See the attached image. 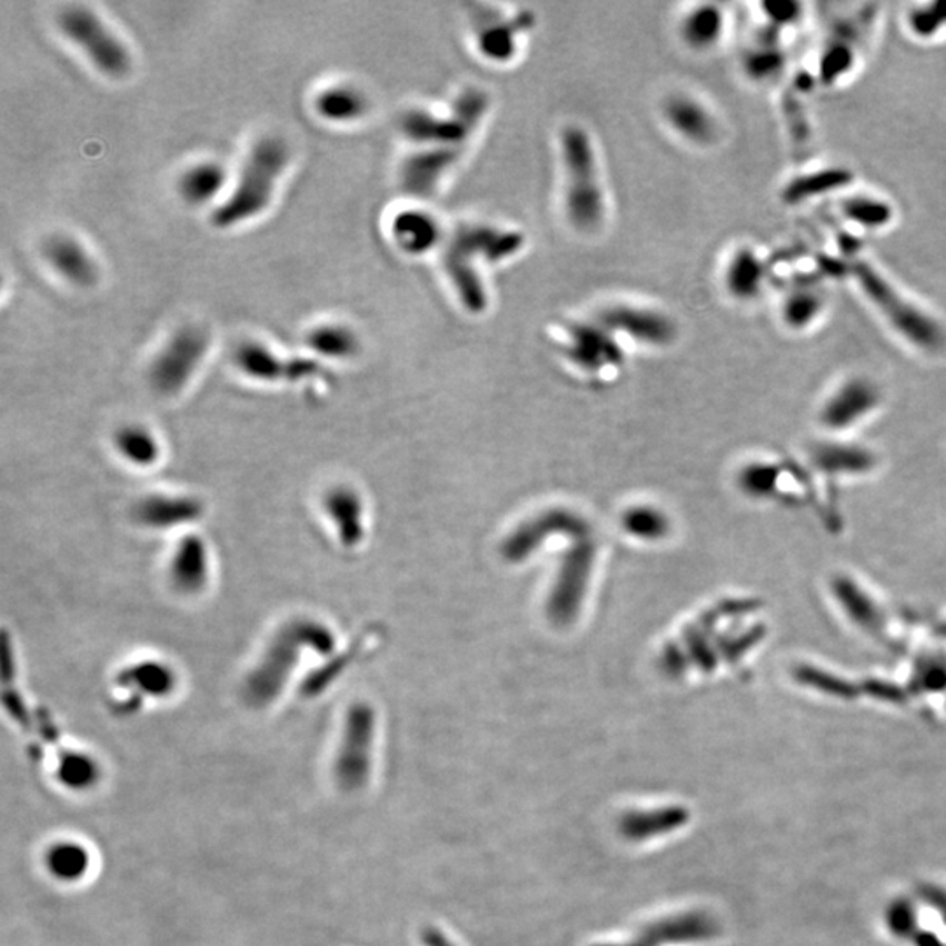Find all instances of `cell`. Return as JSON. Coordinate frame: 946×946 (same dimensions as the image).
I'll return each instance as SVG.
<instances>
[{
    "label": "cell",
    "mask_w": 946,
    "mask_h": 946,
    "mask_svg": "<svg viewBox=\"0 0 946 946\" xmlns=\"http://www.w3.org/2000/svg\"><path fill=\"white\" fill-rule=\"evenodd\" d=\"M337 647L336 633L315 617H297L277 629L265 645L245 684V696L252 707H265L281 695L303 654L331 656Z\"/></svg>",
    "instance_id": "1"
},
{
    "label": "cell",
    "mask_w": 946,
    "mask_h": 946,
    "mask_svg": "<svg viewBox=\"0 0 946 946\" xmlns=\"http://www.w3.org/2000/svg\"><path fill=\"white\" fill-rule=\"evenodd\" d=\"M51 859H53L54 872L62 873V875L74 876L76 873L81 872V868H83V852L74 847L54 850Z\"/></svg>",
    "instance_id": "30"
},
{
    "label": "cell",
    "mask_w": 946,
    "mask_h": 946,
    "mask_svg": "<svg viewBox=\"0 0 946 946\" xmlns=\"http://www.w3.org/2000/svg\"><path fill=\"white\" fill-rule=\"evenodd\" d=\"M227 185V170L218 161H200L182 172L178 190L182 199L191 206H206L223 191Z\"/></svg>",
    "instance_id": "20"
},
{
    "label": "cell",
    "mask_w": 946,
    "mask_h": 946,
    "mask_svg": "<svg viewBox=\"0 0 946 946\" xmlns=\"http://www.w3.org/2000/svg\"><path fill=\"white\" fill-rule=\"evenodd\" d=\"M531 26H534V17L528 13L514 20H505L500 14H491L482 20L477 33L480 53L492 62H509L519 50L521 33Z\"/></svg>",
    "instance_id": "16"
},
{
    "label": "cell",
    "mask_w": 946,
    "mask_h": 946,
    "mask_svg": "<svg viewBox=\"0 0 946 946\" xmlns=\"http://www.w3.org/2000/svg\"><path fill=\"white\" fill-rule=\"evenodd\" d=\"M887 926L896 936H902V938L914 934L915 927H917V912H915L914 905L906 899L894 902L887 909Z\"/></svg>",
    "instance_id": "29"
},
{
    "label": "cell",
    "mask_w": 946,
    "mask_h": 946,
    "mask_svg": "<svg viewBox=\"0 0 946 946\" xmlns=\"http://www.w3.org/2000/svg\"><path fill=\"white\" fill-rule=\"evenodd\" d=\"M826 297L817 290H796L781 302V319L793 327L810 325L823 315Z\"/></svg>",
    "instance_id": "27"
},
{
    "label": "cell",
    "mask_w": 946,
    "mask_h": 946,
    "mask_svg": "<svg viewBox=\"0 0 946 946\" xmlns=\"http://www.w3.org/2000/svg\"><path fill=\"white\" fill-rule=\"evenodd\" d=\"M44 258L51 265V269L63 277L67 282L78 288H90L99 279V269L79 240L66 233H57L46 240Z\"/></svg>",
    "instance_id": "15"
},
{
    "label": "cell",
    "mask_w": 946,
    "mask_h": 946,
    "mask_svg": "<svg viewBox=\"0 0 946 946\" xmlns=\"http://www.w3.org/2000/svg\"><path fill=\"white\" fill-rule=\"evenodd\" d=\"M209 349V336L199 327L175 331L149 365V385L163 397H175L190 385Z\"/></svg>",
    "instance_id": "7"
},
{
    "label": "cell",
    "mask_w": 946,
    "mask_h": 946,
    "mask_svg": "<svg viewBox=\"0 0 946 946\" xmlns=\"http://www.w3.org/2000/svg\"><path fill=\"white\" fill-rule=\"evenodd\" d=\"M118 684L137 687L145 695L163 696L169 695L170 690L175 689L176 675L166 663L146 659V661H139L129 666V668H125L120 678H118Z\"/></svg>",
    "instance_id": "25"
},
{
    "label": "cell",
    "mask_w": 946,
    "mask_h": 946,
    "mask_svg": "<svg viewBox=\"0 0 946 946\" xmlns=\"http://www.w3.org/2000/svg\"><path fill=\"white\" fill-rule=\"evenodd\" d=\"M625 528L629 535L641 540H659L668 531V521L659 510L640 507L626 512Z\"/></svg>",
    "instance_id": "28"
},
{
    "label": "cell",
    "mask_w": 946,
    "mask_h": 946,
    "mask_svg": "<svg viewBox=\"0 0 946 946\" xmlns=\"http://www.w3.org/2000/svg\"><path fill=\"white\" fill-rule=\"evenodd\" d=\"M599 322L611 333H623L635 342L663 348L674 342L677 336L675 322L659 310L644 307L614 306L605 310Z\"/></svg>",
    "instance_id": "10"
},
{
    "label": "cell",
    "mask_w": 946,
    "mask_h": 946,
    "mask_svg": "<svg viewBox=\"0 0 946 946\" xmlns=\"http://www.w3.org/2000/svg\"><path fill=\"white\" fill-rule=\"evenodd\" d=\"M236 367L260 382H303L325 377V368L309 358H285L260 342H242L236 351Z\"/></svg>",
    "instance_id": "9"
},
{
    "label": "cell",
    "mask_w": 946,
    "mask_h": 946,
    "mask_svg": "<svg viewBox=\"0 0 946 946\" xmlns=\"http://www.w3.org/2000/svg\"><path fill=\"white\" fill-rule=\"evenodd\" d=\"M211 579V556L206 541L197 535L179 540L169 562L170 586L179 595L195 596L206 589Z\"/></svg>",
    "instance_id": "13"
},
{
    "label": "cell",
    "mask_w": 946,
    "mask_h": 946,
    "mask_svg": "<svg viewBox=\"0 0 946 946\" xmlns=\"http://www.w3.org/2000/svg\"><path fill=\"white\" fill-rule=\"evenodd\" d=\"M325 512L336 528L340 544L352 549L365 538V507L361 496L348 486H337L325 496Z\"/></svg>",
    "instance_id": "18"
},
{
    "label": "cell",
    "mask_w": 946,
    "mask_h": 946,
    "mask_svg": "<svg viewBox=\"0 0 946 946\" xmlns=\"http://www.w3.org/2000/svg\"><path fill=\"white\" fill-rule=\"evenodd\" d=\"M596 546L591 535L584 538L574 552L568 554L554 582L549 598V611L558 625H568L582 608L587 587L595 568Z\"/></svg>",
    "instance_id": "8"
},
{
    "label": "cell",
    "mask_w": 946,
    "mask_h": 946,
    "mask_svg": "<svg viewBox=\"0 0 946 946\" xmlns=\"http://www.w3.org/2000/svg\"><path fill=\"white\" fill-rule=\"evenodd\" d=\"M59 27L88 62L109 79H121L132 69V54L102 18L84 6H69L59 17Z\"/></svg>",
    "instance_id": "5"
},
{
    "label": "cell",
    "mask_w": 946,
    "mask_h": 946,
    "mask_svg": "<svg viewBox=\"0 0 946 946\" xmlns=\"http://www.w3.org/2000/svg\"><path fill=\"white\" fill-rule=\"evenodd\" d=\"M522 246H525V237L514 230L488 227V225L459 228L458 233L452 237L451 245L447 246L444 265H446L447 276L451 277L459 300L467 310L479 315L488 307V293L484 288L476 261L496 263V261L509 260L521 251Z\"/></svg>",
    "instance_id": "3"
},
{
    "label": "cell",
    "mask_w": 946,
    "mask_h": 946,
    "mask_svg": "<svg viewBox=\"0 0 946 946\" xmlns=\"http://www.w3.org/2000/svg\"><path fill=\"white\" fill-rule=\"evenodd\" d=\"M665 118L675 132L695 145H710L717 137L714 114L695 97H670L665 103Z\"/></svg>",
    "instance_id": "17"
},
{
    "label": "cell",
    "mask_w": 946,
    "mask_h": 946,
    "mask_svg": "<svg viewBox=\"0 0 946 946\" xmlns=\"http://www.w3.org/2000/svg\"><path fill=\"white\" fill-rule=\"evenodd\" d=\"M290 163V148L277 136L261 137L252 146L227 199L212 211V227L230 230L269 209L277 182Z\"/></svg>",
    "instance_id": "2"
},
{
    "label": "cell",
    "mask_w": 946,
    "mask_h": 946,
    "mask_svg": "<svg viewBox=\"0 0 946 946\" xmlns=\"http://www.w3.org/2000/svg\"><path fill=\"white\" fill-rule=\"evenodd\" d=\"M114 447L123 461L137 468L157 465L161 456L160 440L145 425H125L114 434Z\"/></svg>",
    "instance_id": "22"
},
{
    "label": "cell",
    "mask_w": 946,
    "mask_h": 946,
    "mask_svg": "<svg viewBox=\"0 0 946 946\" xmlns=\"http://www.w3.org/2000/svg\"><path fill=\"white\" fill-rule=\"evenodd\" d=\"M391 233L398 248L407 255H425L440 240V227L437 219L418 209L400 212L394 219Z\"/></svg>",
    "instance_id": "19"
},
{
    "label": "cell",
    "mask_w": 946,
    "mask_h": 946,
    "mask_svg": "<svg viewBox=\"0 0 946 946\" xmlns=\"http://www.w3.org/2000/svg\"><path fill=\"white\" fill-rule=\"evenodd\" d=\"M203 504L199 498L176 492H153L133 504L132 519L137 525L153 531L185 528L199 521Z\"/></svg>",
    "instance_id": "11"
},
{
    "label": "cell",
    "mask_w": 946,
    "mask_h": 946,
    "mask_svg": "<svg viewBox=\"0 0 946 946\" xmlns=\"http://www.w3.org/2000/svg\"><path fill=\"white\" fill-rule=\"evenodd\" d=\"M459 157V148H426L401 166V187L414 197H430Z\"/></svg>",
    "instance_id": "14"
},
{
    "label": "cell",
    "mask_w": 946,
    "mask_h": 946,
    "mask_svg": "<svg viewBox=\"0 0 946 946\" xmlns=\"http://www.w3.org/2000/svg\"><path fill=\"white\" fill-rule=\"evenodd\" d=\"M488 108L489 97L480 88H467L456 100L451 117L414 109L404 114L400 127L409 139L428 148H459L479 127Z\"/></svg>",
    "instance_id": "6"
},
{
    "label": "cell",
    "mask_w": 946,
    "mask_h": 946,
    "mask_svg": "<svg viewBox=\"0 0 946 946\" xmlns=\"http://www.w3.org/2000/svg\"><path fill=\"white\" fill-rule=\"evenodd\" d=\"M565 351L575 367L591 376L616 370L620 365L619 346L601 322L571 327Z\"/></svg>",
    "instance_id": "12"
},
{
    "label": "cell",
    "mask_w": 946,
    "mask_h": 946,
    "mask_svg": "<svg viewBox=\"0 0 946 946\" xmlns=\"http://www.w3.org/2000/svg\"><path fill=\"white\" fill-rule=\"evenodd\" d=\"M367 106L364 93L349 84H336L322 90L315 102L319 117L331 123H351V121L360 120L367 112Z\"/></svg>",
    "instance_id": "21"
},
{
    "label": "cell",
    "mask_w": 946,
    "mask_h": 946,
    "mask_svg": "<svg viewBox=\"0 0 946 946\" xmlns=\"http://www.w3.org/2000/svg\"><path fill=\"white\" fill-rule=\"evenodd\" d=\"M724 32V13L719 6H698L683 21V38L695 50H710Z\"/></svg>",
    "instance_id": "24"
},
{
    "label": "cell",
    "mask_w": 946,
    "mask_h": 946,
    "mask_svg": "<svg viewBox=\"0 0 946 946\" xmlns=\"http://www.w3.org/2000/svg\"><path fill=\"white\" fill-rule=\"evenodd\" d=\"M763 285V265L750 249L736 251L726 270V286L733 297L754 298Z\"/></svg>",
    "instance_id": "26"
},
{
    "label": "cell",
    "mask_w": 946,
    "mask_h": 946,
    "mask_svg": "<svg viewBox=\"0 0 946 946\" xmlns=\"http://www.w3.org/2000/svg\"><path fill=\"white\" fill-rule=\"evenodd\" d=\"M562 163L567 172V215L580 232H595L605 218V193L591 137L580 127L562 132Z\"/></svg>",
    "instance_id": "4"
},
{
    "label": "cell",
    "mask_w": 946,
    "mask_h": 946,
    "mask_svg": "<svg viewBox=\"0 0 946 946\" xmlns=\"http://www.w3.org/2000/svg\"><path fill=\"white\" fill-rule=\"evenodd\" d=\"M307 348L328 360H349L360 351V340L346 325L328 322L307 333Z\"/></svg>",
    "instance_id": "23"
}]
</instances>
